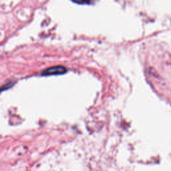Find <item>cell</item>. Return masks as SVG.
Instances as JSON below:
<instances>
[{
  "label": "cell",
  "instance_id": "obj_1",
  "mask_svg": "<svg viewBox=\"0 0 171 171\" xmlns=\"http://www.w3.org/2000/svg\"><path fill=\"white\" fill-rule=\"evenodd\" d=\"M66 68L62 66H56L53 67L46 69L42 73V76H48L53 75H58V74H63L66 72Z\"/></svg>",
  "mask_w": 171,
  "mask_h": 171
}]
</instances>
